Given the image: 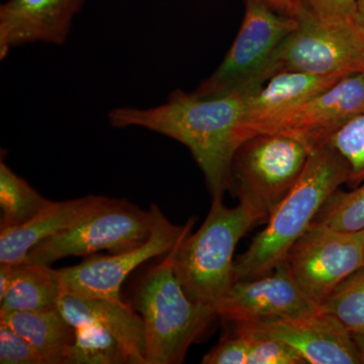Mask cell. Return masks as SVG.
<instances>
[{
    "label": "cell",
    "instance_id": "cell-1",
    "mask_svg": "<svg viewBox=\"0 0 364 364\" xmlns=\"http://www.w3.org/2000/svg\"><path fill=\"white\" fill-rule=\"evenodd\" d=\"M248 95L240 92L203 95L174 90L157 107H116L109 122L117 129L143 128L181 143L202 170L213 198L232 188V164L238 149L237 130Z\"/></svg>",
    "mask_w": 364,
    "mask_h": 364
},
{
    "label": "cell",
    "instance_id": "cell-2",
    "mask_svg": "<svg viewBox=\"0 0 364 364\" xmlns=\"http://www.w3.org/2000/svg\"><path fill=\"white\" fill-rule=\"evenodd\" d=\"M349 176L348 164L331 146L311 153L298 181L268 217L267 227L235 261V282L272 273Z\"/></svg>",
    "mask_w": 364,
    "mask_h": 364
},
{
    "label": "cell",
    "instance_id": "cell-3",
    "mask_svg": "<svg viewBox=\"0 0 364 364\" xmlns=\"http://www.w3.org/2000/svg\"><path fill=\"white\" fill-rule=\"evenodd\" d=\"M264 217L252 205L239 200L234 208L221 196L200 229L186 235L173 248V267L182 289L196 303L214 309L235 282L233 260L237 244Z\"/></svg>",
    "mask_w": 364,
    "mask_h": 364
},
{
    "label": "cell",
    "instance_id": "cell-4",
    "mask_svg": "<svg viewBox=\"0 0 364 364\" xmlns=\"http://www.w3.org/2000/svg\"><path fill=\"white\" fill-rule=\"evenodd\" d=\"M133 306L143 318L146 364L182 363L215 318L214 309L189 298L177 279L173 249L139 280Z\"/></svg>",
    "mask_w": 364,
    "mask_h": 364
},
{
    "label": "cell",
    "instance_id": "cell-5",
    "mask_svg": "<svg viewBox=\"0 0 364 364\" xmlns=\"http://www.w3.org/2000/svg\"><path fill=\"white\" fill-rule=\"evenodd\" d=\"M298 25L296 16L279 13L267 0H246L245 14L233 45L214 73L196 88V95H252L272 77L275 53Z\"/></svg>",
    "mask_w": 364,
    "mask_h": 364
},
{
    "label": "cell",
    "instance_id": "cell-6",
    "mask_svg": "<svg viewBox=\"0 0 364 364\" xmlns=\"http://www.w3.org/2000/svg\"><path fill=\"white\" fill-rule=\"evenodd\" d=\"M161 215L154 205L142 210L126 198H109L85 221L36 245L23 263L50 267L70 256L131 250L149 239Z\"/></svg>",
    "mask_w": 364,
    "mask_h": 364
},
{
    "label": "cell",
    "instance_id": "cell-7",
    "mask_svg": "<svg viewBox=\"0 0 364 364\" xmlns=\"http://www.w3.org/2000/svg\"><path fill=\"white\" fill-rule=\"evenodd\" d=\"M309 156V151L289 136H254L235 153L232 188L239 200L252 205L268 219L298 181Z\"/></svg>",
    "mask_w": 364,
    "mask_h": 364
},
{
    "label": "cell",
    "instance_id": "cell-8",
    "mask_svg": "<svg viewBox=\"0 0 364 364\" xmlns=\"http://www.w3.org/2000/svg\"><path fill=\"white\" fill-rule=\"evenodd\" d=\"M299 25L275 53L273 75L301 71L320 75L364 72V30L358 20L326 23L303 9Z\"/></svg>",
    "mask_w": 364,
    "mask_h": 364
},
{
    "label": "cell",
    "instance_id": "cell-9",
    "mask_svg": "<svg viewBox=\"0 0 364 364\" xmlns=\"http://www.w3.org/2000/svg\"><path fill=\"white\" fill-rule=\"evenodd\" d=\"M284 261L299 289L320 306L364 267V231L345 232L313 222Z\"/></svg>",
    "mask_w": 364,
    "mask_h": 364
},
{
    "label": "cell",
    "instance_id": "cell-10",
    "mask_svg": "<svg viewBox=\"0 0 364 364\" xmlns=\"http://www.w3.org/2000/svg\"><path fill=\"white\" fill-rule=\"evenodd\" d=\"M195 220L176 226L162 214L156 227L142 245L109 255H90L75 267L56 269L63 293L124 303L122 284L132 272L146 261L169 253L191 233Z\"/></svg>",
    "mask_w": 364,
    "mask_h": 364
},
{
    "label": "cell",
    "instance_id": "cell-11",
    "mask_svg": "<svg viewBox=\"0 0 364 364\" xmlns=\"http://www.w3.org/2000/svg\"><path fill=\"white\" fill-rule=\"evenodd\" d=\"M363 114L364 72L342 78L331 87L261 127L254 136L279 134L289 136L301 143L311 154L329 145L333 136L344 126Z\"/></svg>",
    "mask_w": 364,
    "mask_h": 364
},
{
    "label": "cell",
    "instance_id": "cell-12",
    "mask_svg": "<svg viewBox=\"0 0 364 364\" xmlns=\"http://www.w3.org/2000/svg\"><path fill=\"white\" fill-rule=\"evenodd\" d=\"M233 328L289 345L306 363H361L352 333L320 308L304 315L236 324Z\"/></svg>",
    "mask_w": 364,
    "mask_h": 364
},
{
    "label": "cell",
    "instance_id": "cell-13",
    "mask_svg": "<svg viewBox=\"0 0 364 364\" xmlns=\"http://www.w3.org/2000/svg\"><path fill=\"white\" fill-rule=\"evenodd\" d=\"M318 309L282 261L269 274L235 282L218 306L217 315L228 324H247L304 315Z\"/></svg>",
    "mask_w": 364,
    "mask_h": 364
},
{
    "label": "cell",
    "instance_id": "cell-14",
    "mask_svg": "<svg viewBox=\"0 0 364 364\" xmlns=\"http://www.w3.org/2000/svg\"><path fill=\"white\" fill-rule=\"evenodd\" d=\"M85 1L7 0L0 6V59L23 45H63Z\"/></svg>",
    "mask_w": 364,
    "mask_h": 364
},
{
    "label": "cell",
    "instance_id": "cell-15",
    "mask_svg": "<svg viewBox=\"0 0 364 364\" xmlns=\"http://www.w3.org/2000/svg\"><path fill=\"white\" fill-rule=\"evenodd\" d=\"M344 77L346 76L320 75L301 71H282L274 74L259 90L246 100L243 117L237 130L238 146L253 136L261 127L304 104Z\"/></svg>",
    "mask_w": 364,
    "mask_h": 364
},
{
    "label": "cell",
    "instance_id": "cell-16",
    "mask_svg": "<svg viewBox=\"0 0 364 364\" xmlns=\"http://www.w3.org/2000/svg\"><path fill=\"white\" fill-rule=\"evenodd\" d=\"M109 198L90 195L62 202L51 200L26 224L1 230L0 263L21 264L36 245L85 221L104 207Z\"/></svg>",
    "mask_w": 364,
    "mask_h": 364
},
{
    "label": "cell",
    "instance_id": "cell-17",
    "mask_svg": "<svg viewBox=\"0 0 364 364\" xmlns=\"http://www.w3.org/2000/svg\"><path fill=\"white\" fill-rule=\"evenodd\" d=\"M57 308L73 328L86 325L105 328L130 351L136 363L146 364L143 318L127 304L63 293Z\"/></svg>",
    "mask_w": 364,
    "mask_h": 364
},
{
    "label": "cell",
    "instance_id": "cell-18",
    "mask_svg": "<svg viewBox=\"0 0 364 364\" xmlns=\"http://www.w3.org/2000/svg\"><path fill=\"white\" fill-rule=\"evenodd\" d=\"M0 323L25 337L45 364H64L75 337V328L67 322L57 306L33 312L0 313Z\"/></svg>",
    "mask_w": 364,
    "mask_h": 364
},
{
    "label": "cell",
    "instance_id": "cell-19",
    "mask_svg": "<svg viewBox=\"0 0 364 364\" xmlns=\"http://www.w3.org/2000/svg\"><path fill=\"white\" fill-rule=\"evenodd\" d=\"M63 287L49 265L14 264L13 277L0 298V313L33 312L57 306Z\"/></svg>",
    "mask_w": 364,
    "mask_h": 364
},
{
    "label": "cell",
    "instance_id": "cell-20",
    "mask_svg": "<svg viewBox=\"0 0 364 364\" xmlns=\"http://www.w3.org/2000/svg\"><path fill=\"white\" fill-rule=\"evenodd\" d=\"M51 200L41 196L23 177L0 160V229L21 226L44 210Z\"/></svg>",
    "mask_w": 364,
    "mask_h": 364
},
{
    "label": "cell",
    "instance_id": "cell-21",
    "mask_svg": "<svg viewBox=\"0 0 364 364\" xmlns=\"http://www.w3.org/2000/svg\"><path fill=\"white\" fill-rule=\"evenodd\" d=\"M64 364H138L117 337L98 325L75 328Z\"/></svg>",
    "mask_w": 364,
    "mask_h": 364
},
{
    "label": "cell",
    "instance_id": "cell-22",
    "mask_svg": "<svg viewBox=\"0 0 364 364\" xmlns=\"http://www.w3.org/2000/svg\"><path fill=\"white\" fill-rule=\"evenodd\" d=\"M352 334L364 332V267L339 284L318 306Z\"/></svg>",
    "mask_w": 364,
    "mask_h": 364
},
{
    "label": "cell",
    "instance_id": "cell-23",
    "mask_svg": "<svg viewBox=\"0 0 364 364\" xmlns=\"http://www.w3.org/2000/svg\"><path fill=\"white\" fill-rule=\"evenodd\" d=\"M313 222L345 232L364 231V181L349 191H335Z\"/></svg>",
    "mask_w": 364,
    "mask_h": 364
},
{
    "label": "cell",
    "instance_id": "cell-24",
    "mask_svg": "<svg viewBox=\"0 0 364 364\" xmlns=\"http://www.w3.org/2000/svg\"><path fill=\"white\" fill-rule=\"evenodd\" d=\"M343 157L350 169L348 184L355 188L364 181V114L349 122L329 144Z\"/></svg>",
    "mask_w": 364,
    "mask_h": 364
},
{
    "label": "cell",
    "instance_id": "cell-25",
    "mask_svg": "<svg viewBox=\"0 0 364 364\" xmlns=\"http://www.w3.org/2000/svg\"><path fill=\"white\" fill-rule=\"evenodd\" d=\"M247 336L249 353L247 364H304L305 360L289 345L277 340L255 336L239 331Z\"/></svg>",
    "mask_w": 364,
    "mask_h": 364
},
{
    "label": "cell",
    "instance_id": "cell-26",
    "mask_svg": "<svg viewBox=\"0 0 364 364\" xmlns=\"http://www.w3.org/2000/svg\"><path fill=\"white\" fill-rule=\"evenodd\" d=\"M0 363L45 364L39 352L11 327L0 323Z\"/></svg>",
    "mask_w": 364,
    "mask_h": 364
},
{
    "label": "cell",
    "instance_id": "cell-27",
    "mask_svg": "<svg viewBox=\"0 0 364 364\" xmlns=\"http://www.w3.org/2000/svg\"><path fill=\"white\" fill-rule=\"evenodd\" d=\"M248 338L243 333L234 331L224 337L210 352L203 356V364H247Z\"/></svg>",
    "mask_w": 364,
    "mask_h": 364
},
{
    "label": "cell",
    "instance_id": "cell-28",
    "mask_svg": "<svg viewBox=\"0 0 364 364\" xmlns=\"http://www.w3.org/2000/svg\"><path fill=\"white\" fill-rule=\"evenodd\" d=\"M303 9L326 23L354 21L358 0H303Z\"/></svg>",
    "mask_w": 364,
    "mask_h": 364
},
{
    "label": "cell",
    "instance_id": "cell-29",
    "mask_svg": "<svg viewBox=\"0 0 364 364\" xmlns=\"http://www.w3.org/2000/svg\"><path fill=\"white\" fill-rule=\"evenodd\" d=\"M267 1L279 13L287 14V16H298V11L289 0H267Z\"/></svg>",
    "mask_w": 364,
    "mask_h": 364
},
{
    "label": "cell",
    "instance_id": "cell-30",
    "mask_svg": "<svg viewBox=\"0 0 364 364\" xmlns=\"http://www.w3.org/2000/svg\"><path fill=\"white\" fill-rule=\"evenodd\" d=\"M356 349H358L359 359L360 363L364 364V332L352 334Z\"/></svg>",
    "mask_w": 364,
    "mask_h": 364
},
{
    "label": "cell",
    "instance_id": "cell-31",
    "mask_svg": "<svg viewBox=\"0 0 364 364\" xmlns=\"http://www.w3.org/2000/svg\"><path fill=\"white\" fill-rule=\"evenodd\" d=\"M359 25L363 26L364 30V0H358V11L356 16Z\"/></svg>",
    "mask_w": 364,
    "mask_h": 364
},
{
    "label": "cell",
    "instance_id": "cell-32",
    "mask_svg": "<svg viewBox=\"0 0 364 364\" xmlns=\"http://www.w3.org/2000/svg\"><path fill=\"white\" fill-rule=\"evenodd\" d=\"M296 11H298V14L301 13V9H303V0H289Z\"/></svg>",
    "mask_w": 364,
    "mask_h": 364
}]
</instances>
